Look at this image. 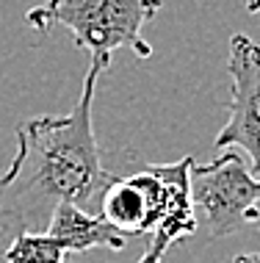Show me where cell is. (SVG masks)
Here are the masks:
<instances>
[{
  "label": "cell",
  "mask_w": 260,
  "mask_h": 263,
  "mask_svg": "<svg viewBox=\"0 0 260 263\" xmlns=\"http://www.w3.org/2000/svg\"><path fill=\"white\" fill-rule=\"evenodd\" d=\"M111 69L89 61L83 91L69 114L31 117L14 127L17 153L0 175V255L25 233H45L58 205H78L97 213L114 172L103 163L94 136V89L97 78Z\"/></svg>",
  "instance_id": "6da1fadb"
},
{
  "label": "cell",
  "mask_w": 260,
  "mask_h": 263,
  "mask_svg": "<svg viewBox=\"0 0 260 263\" xmlns=\"http://www.w3.org/2000/svg\"><path fill=\"white\" fill-rule=\"evenodd\" d=\"M161 6L164 0H45L28 9L25 23L39 33L55 25L64 28L78 50L111 67V55L119 47H130L138 59L152 55L142 31Z\"/></svg>",
  "instance_id": "7a4b0ae2"
},
{
  "label": "cell",
  "mask_w": 260,
  "mask_h": 263,
  "mask_svg": "<svg viewBox=\"0 0 260 263\" xmlns=\"http://www.w3.org/2000/svg\"><path fill=\"white\" fill-rule=\"evenodd\" d=\"M188 183L208 238L233 236L247 224L260 227V177L238 150H222L210 163H191Z\"/></svg>",
  "instance_id": "3957f363"
},
{
  "label": "cell",
  "mask_w": 260,
  "mask_h": 263,
  "mask_svg": "<svg viewBox=\"0 0 260 263\" xmlns=\"http://www.w3.org/2000/svg\"><path fill=\"white\" fill-rule=\"evenodd\" d=\"M230 100L227 122L216 133V150H244L252 175L260 177V45L247 33H233L227 47Z\"/></svg>",
  "instance_id": "277c9868"
},
{
  "label": "cell",
  "mask_w": 260,
  "mask_h": 263,
  "mask_svg": "<svg viewBox=\"0 0 260 263\" xmlns=\"http://www.w3.org/2000/svg\"><path fill=\"white\" fill-rule=\"evenodd\" d=\"M166 205V180L158 166H144L130 177H114L105 189L97 216H103L119 236H150Z\"/></svg>",
  "instance_id": "5b68a950"
},
{
  "label": "cell",
  "mask_w": 260,
  "mask_h": 263,
  "mask_svg": "<svg viewBox=\"0 0 260 263\" xmlns=\"http://www.w3.org/2000/svg\"><path fill=\"white\" fill-rule=\"evenodd\" d=\"M191 163H194V158L186 155L183 161L161 163L158 166L164 180H166V205L161 211L158 224L152 227L150 244H147V250H144L138 263H164V255L169 252L172 244H177L183 238H191L199 230L196 211L191 202V183H188Z\"/></svg>",
  "instance_id": "8992f818"
},
{
  "label": "cell",
  "mask_w": 260,
  "mask_h": 263,
  "mask_svg": "<svg viewBox=\"0 0 260 263\" xmlns=\"http://www.w3.org/2000/svg\"><path fill=\"white\" fill-rule=\"evenodd\" d=\"M45 236H50L67 255L89 252L94 247H105V250L119 252L128 244V238L119 236L103 216L83 211L78 205H58L45 227Z\"/></svg>",
  "instance_id": "52a82bcc"
},
{
  "label": "cell",
  "mask_w": 260,
  "mask_h": 263,
  "mask_svg": "<svg viewBox=\"0 0 260 263\" xmlns=\"http://www.w3.org/2000/svg\"><path fill=\"white\" fill-rule=\"evenodd\" d=\"M6 263H67V252L45 233H25L0 255Z\"/></svg>",
  "instance_id": "ba28073f"
},
{
  "label": "cell",
  "mask_w": 260,
  "mask_h": 263,
  "mask_svg": "<svg viewBox=\"0 0 260 263\" xmlns=\"http://www.w3.org/2000/svg\"><path fill=\"white\" fill-rule=\"evenodd\" d=\"M233 263H260V255H238V258L233 260Z\"/></svg>",
  "instance_id": "9c48e42d"
},
{
  "label": "cell",
  "mask_w": 260,
  "mask_h": 263,
  "mask_svg": "<svg viewBox=\"0 0 260 263\" xmlns=\"http://www.w3.org/2000/svg\"><path fill=\"white\" fill-rule=\"evenodd\" d=\"M247 11L249 14H260V0H247Z\"/></svg>",
  "instance_id": "30bf717a"
}]
</instances>
